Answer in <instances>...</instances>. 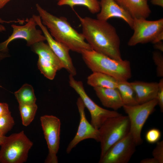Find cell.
I'll use <instances>...</instances> for the list:
<instances>
[{
  "label": "cell",
  "instance_id": "6da1fadb",
  "mask_svg": "<svg viewBox=\"0 0 163 163\" xmlns=\"http://www.w3.org/2000/svg\"><path fill=\"white\" fill-rule=\"evenodd\" d=\"M77 15L82 34L92 50L114 59H122L120 39L113 26L107 21Z\"/></svg>",
  "mask_w": 163,
  "mask_h": 163
},
{
  "label": "cell",
  "instance_id": "7a4b0ae2",
  "mask_svg": "<svg viewBox=\"0 0 163 163\" xmlns=\"http://www.w3.org/2000/svg\"><path fill=\"white\" fill-rule=\"evenodd\" d=\"M36 7L42 23L49 29L50 34L56 40L70 50L80 53L84 50H92L82 34L75 30L66 18L54 15L38 4Z\"/></svg>",
  "mask_w": 163,
  "mask_h": 163
},
{
  "label": "cell",
  "instance_id": "3957f363",
  "mask_svg": "<svg viewBox=\"0 0 163 163\" xmlns=\"http://www.w3.org/2000/svg\"><path fill=\"white\" fill-rule=\"evenodd\" d=\"M81 54L86 65L93 72L108 75L118 81H127L131 77L130 63L128 60L114 59L93 50H84Z\"/></svg>",
  "mask_w": 163,
  "mask_h": 163
},
{
  "label": "cell",
  "instance_id": "277c9868",
  "mask_svg": "<svg viewBox=\"0 0 163 163\" xmlns=\"http://www.w3.org/2000/svg\"><path fill=\"white\" fill-rule=\"evenodd\" d=\"M33 143L23 131L6 136L0 149V163H23L27 160Z\"/></svg>",
  "mask_w": 163,
  "mask_h": 163
},
{
  "label": "cell",
  "instance_id": "5b68a950",
  "mask_svg": "<svg viewBox=\"0 0 163 163\" xmlns=\"http://www.w3.org/2000/svg\"><path fill=\"white\" fill-rule=\"evenodd\" d=\"M98 129L101 144V158L111 146L129 133V120L127 116L122 114L110 117L106 120Z\"/></svg>",
  "mask_w": 163,
  "mask_h": 163
},
{
  "label": "cell",
  "instance_id": "8992f818",
  "mask_svg": "<svg viewBox=\"0 0 163 163\" xmlns=\"http://www.w3.org/2000/svg\"><path fill=\"white\" fill-rule=\"evenodd\" d=\"M158 104V100L156 98L141 104L134 105H124L122 107L129 120V133L137 146L143 142L141 136L142 129Z\"/></svg>",
  "mask_w": 163,
  "mask_h": 163
},
{
  "label": "cell",
  "instance_id": "52a82bcc",
  "mask_svg": "<svg viewBox=\"0 0 163 163\" xmlns=\"http://www.w3.org/2000/svg\"><path fill=\"white\" fill-rule=\"evenodd\" d=\"M69 83L70 86L78 94L85 107L89 112L91 123L95 128L98 129L108 119L122 115L117 111L106 109L97 105L86 93L82 82L76 80L73 76L70 75Z\"/></svg>",
  "mask_w": 163,
  "mask_h": 163
},
{
  "label": "cell",
  "instance_id": "ba28073f",
  "mask_svg": "<svg viewBox=\"0 0 163 163\" xmlns=\"http://www.w3.org/2000/svg\"><path fill=\"white\" fill-rule=\"evenodd\" d=\"M40 120L49 150L45 162L46 163H57V154L60 139V120L56 116L46 115L41 117Z\"/></svg>",
  "mask_w": 163,
  "mask_h": 163
},
{
  "label": "cell",
  "instance_id": "9c48e42d",
  "mask_svg": "<svg viewBox=\"0 0 163 163\" xmlns=\"http://www.w3.org/2000/svg\"><path fill=\"white\" fill-rule=\"evenodd\" d=\"M37 24L32 17L27 19L24 25L11 24L12 33L7 39L0 43V51L6 53L8 50V46L9 43L17 39L25 40L28 46H31L37 43L46 40L41 30L37 29Z\"/></svg>",
  "mask_w": 163,
  "mask_h": 163
},
{
  "label": "cell",
  "instance_id": "30bf717a",
  "mask_svg": "<svg viewBox=\"0 0 163 163\" xmlns=\"http://www.w3.org/2000/svg\"><path fill=\"white\" fill-rule=\"evenodd\" d=\"M132 29L134 33L128 42L129 46L152 42L158 34L163 31V18L155 21L135 18Z\"/></svg>",
  "mask_w": 163,
  "mask_h": 163
},
{
  "label": "cell",
  "instance_id": "8fae6325",
  "mask_svg": "<svg viewBox=\"0 0 163 163\" xmlns=\"http://www.w3.org/2000/svg\"><path fill=\"white\" fill-rule=\"evenodd\" d=\"M136 146L129 132L108 149L99 163H127L135 152Z\"/></svg>",
  "mask_w": 163,
  "mask_h": 163
},
{
  "label": "cell",
  "instance_id": "7c38bea8",
  "mask_svg": "<svg viewBox=\"0 0 163 163\" xmlns=\"http://www.w3.org/2000/svg\"><path fill=\"white\" fill-rule=\"evenodd\" d=\"M45 36L48 44L61 62L63 68L65 69L70 75L73 76L77 74L76 69L70 55V49L66 46L54 39L49 32L47 27L42 23L38 15L33 14L32 16Z\"/></svg>",
  "mask_w": 163,
  "mask_h": 163
},
{
  "label": "cell",
  "instance_id": "4fadbf2b",
  "mask_svg": "<svg viewBox=\"0 0 163 163\" xmlns=\"http://www.w3.org/2000/svg\"><path fill=\"white\" fill-rule=\"evenodd\" d=\"M76 104L80 115V122L77 132L73 139L67 147L66 152L69 153L81 141L91 139L99 142L98 129L90 123L86 118L85 113V106L81 99L79 97Z\"/></svg>",
  "mask_w": 163,
  "mask_h": 163
},
{
  "label": "cell",
  "instance_id": "5bb4252c",
  "mask_svg": "<svg viewBox=\"0 0 163 163\" xmlns=\"http://www.w3.org/2000/svg\"><path fill=\"white\" fill-rule=\"evenodd\" d=\"M100 10L97 18L107 21L110 18H117L123 20L132 28L134 19L114 0H101Z\"/></svg>",
  "mask_w": 163,
  "mask_h": 163
},
{
  "label": "cell",
  "instance_id": "9a60e30c",
  "mask_svg": "<svg viewBox=\"0 0 163 163\" xmlns=\"http://www.w3.org/2000/svg\"><path fill=\"white\" fill-rule=\"evenodd\" d=\"M114 0L133 19H146L151 13L147 0Z\"/></svg>",
  "mask_w": 163,
  "mask_h": 163
},
{
  "label": "cell",
  "instance_id": "2e32d148",
  "mask_svg": "<svg viewBox=\"0 0 163 163\" xmlns=\"http://www.w3.org/2000/svg\"><path fill=\"white\" fill-rule=\"evenodd\" d=\"M96 94L102 104L117 111L124 105L117 88H94Z\"/></svg>",
  "mask_w": 163,
  "mask_h": 163
},
{
  "label": "cell",
  "instance_id": "e0dca14e",
  "mask_svg": "<svg viewBox=\"0 0 163 163\" xmlns=\"http://www.w3.org/2000/svg\"><path fill=\"white\" fill-rule=\"evenodd\" d=\"M130 83L135 92L138 104L156 98L158 89V83L135 81Z\"/></svg>",
  "mask_w": 163,
  "mask_h": 163
},
{
  "label": "cell",
  "instance_id": "ac0fdd59",
  "mask_svg": "<svg viewBox=\"0 0 163 163\" xmlns=\"http://www.w3.org/2000/svg\"><path fill=\"white\" fill-rule=\"evenodd\" d=\"M32 50L45 60L53 64L58 70L63 68L59 59L49 46L44 41L35 43L31 46Z\"/></svg>",
  "mask_w": 163,
  "mask_h": 163
},
{
  "label": "cell",
  "instance_id": "d6986e66",
  "mask_svg": "<svg viewBox=\"0 0 163 163\" xmlns=\"http://www.w3.org/2000/svg\"><path fill=\"white\" fill-rule=\"evenodd\" d=\"M118 82L110 75L98 72H93L87 79L88 85L93 88H117Z\"/></svg>",
  "mask_w": 163,
  "mask_h": 163
},
{
  "label": "cell",
  "instance_id": "ffe728a7",
  "mask_svg": "<svg viewBox=\"0 0 163 163\" xmlns=\"http://www.w3.org/2000/svg\"><path fill=\"white\" fill-rule=\"evenodd\" d=\"M117 88L120 94L124 105L138 104L135 92L130 82L127 81H118Z\"/></svg>",
  "mask_w": 163,
  "mask_h": 163
},
{
  "label": "cell",
  "instance_id": "44dd1931",
  "mask_svg": "<svg viewBox=\"0 0 163 163\" xmlns=\"http://www.w3.org/2000/svg\"><path fill=\"white\" fill-rule=\"evenodd\" d=\"M57 5L60 6L67 5L72 9L77 5L83 6L93 14L98 13L100 10V2L98 0H59Z\"/></svg>",
  "mask_w": 163,
  "mask_h": 163
},
{
  "label": "cell",
  "instance_id": "7402d4cb",
  "mask_svg": "<svg viewBox=\"0 0 163 163\" xmlns=\"http://www.w3.org/2000/svg\"><path fill=\"white\" fill-rule=\"evenodd\" d=\"M19 104H35L36 98L32 86L28 84L24 85L14 93Z\"/></svg>",
  "mask_w": 163,
  "mask_h": 163
},
{
  "label": "cell",
  "instance_id": "603a6c76",
  "mask_svg": "<svg viewBox=\"0 0 163 163\" xmlns=\"http://www.w3.org/2000/svg\"><path fill=\"white\" fill-rule=\"evenodd\" d=\"M19 108L23 125L28 126L34 118L37 106L36 104H19Z\"/></svg>",
  "mask_w": 163,
  "mask_h": 163
},
{
  "label": "cell",
  "instance_id": "cb8c5ba5",
  "mask_svg": "<svg viewBox=\"0 0 163 163\" xmlns=\"http://www.w3.org/2000/svg\"><path fill=\"white\" fill-rule=\"evenodd\" d=\"M37 66L41 72L47 78L53 79L58 71L52 63L39 56Z\"/></svg>",
  "mask_w": 163,
  "mask_h": 163
},
{
  "label": "cell",
  "instance_id": "d4e9b609",
  "mask_svg": "<svg viewBox=\"0 0 163 163\" xmlns=\"http://www.w3.org/2000/svg\"><path fill=\"white\" fill-rule=\"evenodd\" d=\"M14 124L13 118L11 112L0 116V135L5 136Z\"/></svg>",
  "mask_w": 163,
  "mask_h": 163
},
{
  "label": "cell",
  "instance_id": "484cf974",
  "mask_svg": "<svg viewBox=\"0 0 163 163\" xmlns=\"http://www.w3.org/2000/svg\"><path fill=\"white\" fill-rule=\"evenodd\" d=\"M152 59L156 66V73L158 77H163V56L161 53L155 51L152 53Z\"/></svg>",
  "mask_w": 163,
  "mask_h": 163
},
{
  "label": "cell",
  "instance_id": "4316f807",
  "mask_svg": "<svg viewBox=\"0 0 163 163\" xmlns=\"http://www.w3.org/2000/svg\"><path fill=\"white\" fill-rule=\"evenodd\" d=\"M161 136V133L158 129L152 128L149 129L146 133L145 139L150 144L156 143L159 141Z\"/></svg>",
  "mask_w": 163,
  "mask_h": 163
},
{
  "label": "cell",
  "instance_id": "83f0119b",
  "mask_svg": "<svg viewBox=\"0 0 163 163\" xmlns=\"http://www.w3.org/2000/svg\"><path fill=\"white\" fill-rule=\"evenodd\" d=\"M152 151V155L158 162L163 163V141H158Z\"/></svg>",
  "mask_w": 163,
  "mask_h": 163
},
{
  "label": "cell",
  "instance_id": "f1b7e54d",
  "mask_svg": "<svg viewBox=\"0 0 163 163\" xmlns=\"http://www.w3.org/2000/svg\"><path fill=\"white\" fill-rule=\"evenodd\" d=\"M158 83V89L157 94L156 98L158 104L160 107L161 111H163V78L160 80Z\"/></svg>",
  "mask_w": 163,
  "mask_h": 163
},
{
  "label": "cell",
  "instance_id": "f546056e",
  "mask_svg": "<svg viewBox=\"0 0 163 163\" xmlns=\"http://www.w3.org/2000/svg\"><path fill=\"white\" fill-rule=\"evenodd\" d=\"M10 112L8 104L7 103H0V116Z\"/></svg>",
  "mask_w": 163,
  "mask_h": 163
},
{
  "label": "cell",
  "instance_id": "4dcf8cb0",
  "mask_svg": "<svg viewBox=\"0 0 163 163\" xmlns=\"http://www.w3.org/2000/svg\"><path fill=\"white\" fill-rule=\"evenodd\" d=\"M163 40V31L158 34L151 42L153 44L162 41Z\"/></svg>",
  "mask_w": 163,
  "mask_h": 163
},
{
  "label": "cell",
  "instance_id": "1f68e13d",
  "mask_svg": "<svg viewBox=\"0 0 163 163\" xmlns=\"http://www.w3.org/2000/svg\"><path fill=\"white\" fill-rule=\"evenodd\" d=\"M140 163H158V161L153 157L148 158L142 159L140 161Z\"/></svg>",
  "mask_w": 163,
  "mask_h": 163
},
{
  "label": "cell",
  "instance_id": "d6a6232c",
  "mask_svg": "<svg viewBox=\"0 0 163 163\" xmlns=\"http://www.w3.org/2000/svg\"><path fill=\"white\" fill-rule=\"evenodd\" d=\"M154 48L161 52H163V43L162 41L154 44Z\"/></svg>",
  "mask_w": 163,
  "mask_h": 163
},
{
  "label": "cell",
  "instance_id": "836d02e7",
  "mask_svg": "<svg viewBox=\"0 0 163 163\" xmlns=\"http://www.w3.org/2000/svg\"><path fill=\"white\" fill-rule=\"evenodd\" d=\"M151 2L153 5L163 7V0H151Z\"/></svg>",
  "mask_w": 163,
  "mask_h": 163
},
{
  "label": "cell",
  "instance_id": "e575fe53",
  "mask_svg": "<svg viewBox=\"0 0 163 163\" xmlns=\"http://www.w3.org/2000/svg\"><path fill=\"white\" fill-rule=\"evenodd\" d=\"M11 0H0V9L4 7ZM59 1V0H56Z\"/></svg>",
  "mask_w": 163,
  "mask_h": 163
},
{
  "label": "cell",
  "instance_id": "d590c367",
  "mask_svg": "<svg viewBox=\"0 0 163 163\" xmlns=\"http://www.w3.org/2000/svg\"><path fill=\"white\" fill-rule=\"evenodd\" d=\"M19 21L18 20L16 21H6L0 18V23H18Z\"/></svg>",
  "mask_w": 163,
  "mask_h": 163
},
{
  "label": "cell",
  "instance_id": "8d00e7d4",
  "mask_svg": "<svg viewBox=\"0 0 163 163\" xmlns=\"http://www.w3.org/2000/svg\"><path fill=\"white\" fill-rule=\"evenodd\" d=\"M6 136L0 135V146L4 142L6 138Z\"/></svg>",
  "mask_w": 163,
  "mask_h": 163
},
{
  "label": "cell",
  "instance_id": "74e56055",
  "mask_svg": "<svg viewBox=\"0 0 163 163\" xmlns=\"http://www.w3.org/2000/svg\"><path fill=\"white\" fill-rule=\"evenodd\" d=\"M5 27L2 25H0V31H2L5 30Z\"/></svg>",
  "mask_w": 163,
  "mask_h": 163
},
{
  "label": "cell",
  "instance_id": "f35d334b",
  "mask_svg": "<svg viewBox=\"0 0 163 163\" xmlns=\"http://www.w3.org/2000/svg\"><path fill=\"white\" fill-rule=\"evenodd\" d=\"M147 0V1H148V0Z\"/></svg>",
  "mask_w": 163,
  "mask_h": 163
}]
</instances>
